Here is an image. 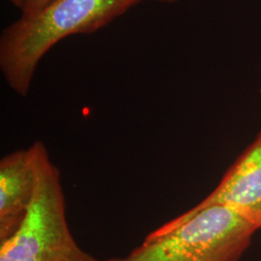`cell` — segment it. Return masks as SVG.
Returning a JSON list of instances; mask_svg holds the SVG:
<instances>
[{
    "label": "cell",
    "instance_id": "8",
    "mask_svg": "<svg viewBox=\"0 0 261 261\" xmlns=\"http://www.w3.org/2000/svg\"><path fill=\"white\" fill-rule=\"evenodd\" d=\"M157 1L164 2V3H174V2H177V1H180V0H157Z\"/></svg>",
    "mask_w": 261,
    "mask_h": 261
},
{
    "label": "cell",
    "instance_id": "1",
    "mask_svg": "<svg viewBox=\"0 0 261 261\" xmlns=\"http://www.w3.org/2000/svg\"><path fill=\"white\" fill-rule=\"evenodd\" d=\"M143 0H51L11 23L0 36V70L10 88L27 97L38 65L58 42L105 28Z\"/></svg>",
    "mask_w": 261,
    "mask_h": 261
},
{
    "label": "cell",
    "instance_id": "9",
    "mask_svg": "<svg viewBox=\"0 0 261 261\" xmlns=\"http://www.w3.org/2000/svg\"><path fill=\"white\" fill-rule=\"evenodd\" d=\"M260 95H261V89H260Z\"/></svg>",
    "mask_w": 261,
    "mask_h": 261
},
{
    "label": "cell",
    "instance_id": "7",
    "mask_svg": "<svg viewBox=\"0 0 261 261\" xmlns=\"http://www.w3.org/2000/svg\"><path fill=\"white\" fill-rule=\"evenodd\" d=\"M12 4H14L17 8L21 10V12L25 8L28 0H9Z\"/></svg>",
    "mask_w": 261,
    "mask_h": 261
},
{
    "label": "cell",
    "instance_id": "2",
    "mask_svg": "<svg viewBox=\"0 0 261 261\" xmlns=\"http://www.w3.org/2000/svg\"><path fill=\"white\" fill-rule=\"evenodd\" d=\"M257 230L224 206L183 213L118 261H240Z\"/></svg>",
    "mask_w": 261,
    "mask_h": 261
},
{
    "label": "cell",
    "instance_id": "5",
    "mask_svg": "<svg viewBox=\"0 0 261 261\" xmlns=\"http://www.w3.org/2000/svg\"><path fill=\"white\" fill-rule=\"evenodd\" d=\"M36 183V153L33 143L1 158L0 242L15 233L25 220Z\"/></svg>",
    "mask_w": 261,
    "mask_h": 261
},
{
    "label": "cell",
    "instance_id": "4",
    "mask_svg": "<svg viewBox=\"0 0 261 261\" xmlns=\"http://www.w3.org/2000/svg\"><path fill=\"white\" fill-rule=\"evenodd\" d=\"M214 205L230 209L256 230L261 229V130L214 190L186 213Z\"/></svg>",
    "mask_w": 261,
    "mask_h": 261
},
{
    "label": "cell",
    "instance_id": "6",
    "mask_svg": "<svg viewBox=\"0 0 261 261\" xmlns=\"http://www.w3.org/2000/svg\"><path fill=\"white\" fill-rule=\"evenodd\" d=\"M51 0H28L25 8L22 11L23 16L32 15L43 9Z\"/></svg>",
    "mask_w": 261,
    "mask_h": 261
},
{
    "label": "cell",
    "instance_id": "3",
    "mask_svg": "<svg viewBox=\"0 0 261 261\" xmlns=\"http://www.w3.org/2000/svg\"><path fill=\"white\" fill-rule=\"evenodd\" d=\"M37 183L25 220L19 229L0 242V261H118L100 259L75 241L67 219L60 171L44 142H33Z\"/></svg>",
    "mask_w": 261,
    "mask_h": 261
}]
</instances>
